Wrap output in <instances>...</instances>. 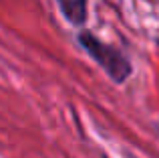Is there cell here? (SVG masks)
<instances>
[{
    "mask_svg": "<svg viewBox=\"0 0 159 158\" xmlns=\"http://www.w3.org/2000/svg\"><path fill=\"white\" fill-rule=\"evenodd\" d=\"M77 39H79V45L87 51V55L93 57L97 61V65L115 83H125L131 77V71H133L131 63L117 47L103 43L99 37H95L89 31H81Z\"/></svg>",
    "mask_w": 159,
    "mask_h": 158,
    "instance_id": "cell-1",
    "label": "cell"
},
{
    "mask_svg": "<svg viewBox=\"0 0 159 158\" xmlns=\"http://www.w3.org/2000/svg\"><path fill=\"white\" fill-rule=\"evenodd\" d=\"M57 4L73 27H83L87 22V0H57Z\"/></svg>",
    "mask_w": 159,
    "mask_h": 158,
    "instance_id": "cell-2",
    "label": "cell"
},
{
    "mask_svg": "<svg viewBox=\"0 0 159 158\" xmlns=\"http://www.w3.org/2000/svg\"><path fill=\"white\" fill-rule=\"evenodd\" d=\"M157 45H159V39H157Z\"/></svg>",
    "mask_w": 159,
    "mask_h": 158,
    "instance_id": "cell-3",
    "label": "cell"
}]
</instances>
